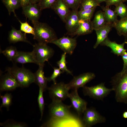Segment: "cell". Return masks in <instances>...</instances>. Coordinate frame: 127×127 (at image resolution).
I'll use <instances>...</instances> for the list:
<instances>
[{"mask_svg":"<svg viewBox=\"0 0 127 127\" xmlns=\"http://www.w3.org/2000/svg\"><path fill=\"white\" fill-rule=\"evenodd\" d=\"M112 25L113 27L116 29L119 35L123 36L127 39V16L118 20Z\"/></svg>","mask_w":127,"mask_h":127,"instance_id":"22","label":"cell"},{"mask_svg":"<svg viewBox=\"0 0 127 127\" xmlns=\"http://www.w3.org/2000/svg\"><path fill=\"white\" fill-rule=\"evenodd\" d=\"M12 62L15 63H18L22 64L29 63L36 64L32 52L18 51Z\"/></svg>","mask_w":127,"mask_h":127,"instance_id":"21","label":"cell"},{"mask_svg":"<svg viewBox=\"0 0 127 127\" xmlns=\"http://www.w3.org/2000/svg\"><path fill=\"white\" fill-rule=\"evenodd\" d=\"M72 105H67L62 101H52L48 106L50 115L54 119H63L71 116L70 110Z\"/></svg>","mask_w":127,"mask_h":127,"instance_id":"5","label":"cell"},{"mask_svg":"<svg viewBox=\"0 0 127 127\" xmlns=\"http://www.w3.org/2000/svg\"><path fill=\"white\" fill-rule=\"evenodd\" d=\"M70 9H78L83 0H63Z\"/></svg>","mask_w":127,"mask_h":127,"instance_id":"35","label":"cell"},{"mask_svg":"<svg viewBox=\"0 0 127 127\" xmlns=\"http://www.w3.org/2000/svg\"><path fill=\"white\" fill-rule=\"evenodd\" d=\"M44 64L39 65L38 69L34 73V82L39 88H41L44 91L47 89V78L44 75Z\"/></svg>","mask_w":127,"mask_h":127,"instance_id":"19","label":"cell"},{"mask_svg":"<svg viewBox=\"0 0 127 127\" xmlns=\"http://www.w3.org/2000/svg\"><path fill=\"white\" fill-rule=\"evenodd\" d=\"M98 2L100 4L103 2H106V0H97Z\"/></svg>","mask_w":127,"mask_h":127,"instance_id":"43","label":"cell"},{"mask_svg":"<svg viewBox=\"0 0 127 127\" xmlns=\"http://www.w3.org/2000/svg\"><path fill=\"white\" fill-rule=\"evenodd\" d=\"M111 82L117 102L127 104V67L112 77Z\"/></svg>","mask_w":127,"mask_h":127,"instance_id":"1","label":"cell"},{"mask_svg":"<svg viewBox=\"0 0 127 127\" xmlns=\"http://www.w3.org/2000/svg\"><path fill=\"white\" fill-rule=\"evenodd\" d=\"M51 8L55 12L61 20L64 23L71 11L63 0H57Z\"/></svg>","mask_w":127,"mask_h":127,"instance_id":"15","label":"cell"},{"mask_svg":"<svg viewBox=\"0 0 127 127\" xmlns=\"http://www.w3.org/2000/svg\"><path fill=\"white\" fill-rule=\"evenodd\" d=\"M57 0H40L38 4L41 10L51 8Z\"/></svg>","mask_w":127,"mask_h":127,"instance_id":"34","label":"cell"},{"mask_svg":"<svg viewBox=\"0 0 127 127\" xmlns=\"http://www.w3.org/2000/svg\"><path fill=\"white\" fill-rule=\"evenodd\" d=\"M123 62V66L122 70H124L127 67V52H125L121 56Z\"/></svg>","mask_w":127,"mask_h":127,"instance_id":"39","label":"cell"},{"mask_svg":"<svg viewBox=\"0 0 127 127\" xmlns=\"http://www.w3.org/2000/svg\"><path fill=\"white\" fill-rule=\"evenodd\" d=\"M18 19L20 24V30L25 33L31 34L33 36L34 34V28L30 26L27 21L22 22Z\"/></svg>","mask_w":127,"mask_h":127,"instance_id":"33","label":"cell"},{"mask_svg":"<svg viewBox=\"0 0 127 127\" xmlns=\"http://www.w3.org/2000/svg\"><path fill=\"white\" fill-rule=\"evenodd\" d=\"M83 114V121L85 127H90L97 123H104L106 121L105 117L94 108H87Z\"/></svg>","mask_w":127,"mask_h":127,"instance_id":"8","label":"cell"},{"mask_svg":"<svg viewBox=\"0 0 127 127\" xmlns=\"http://www.w3.org/2000/svg\"><path fill=\"white\" fill-rule=\"evenodd\" d=\"M34 30L33 38L38 43H51L57 39L53 30L47 24L38 21L32 22Z\"/></svg>","mask_w":127,"mask_h":127,"instance_id":"2","label":"cell"},{"mask_svg":"<svg viewBox=\"0 0 127 127\" xmlns=\"http://www.w3.org/2000/svg\"><path fill=\"white\" fill-rule=\"evenodd\" d=\"M112 27V24L107 23L103 26L95 30L97 36V40L93 46L94 48H96L108 37V35Z\"/></svg>","mask_w":127,"mask_h":127,"instance_id":"18","label":"cell"},{"mask_svg":"<svg viewBox=\"0 0 127 127\" xmlns=\"http://www.w3.org/2000/svg\"><path fill=\"white\" fill-rule=\"evenodd\" d=\"M8 40L10 43H14L19 42H23L28 43L33 46V45L27 39L26 33L13 27L9 32Z\"/></svg>","mask_w":127,"mask_h":127,"instance_id":"20","label":"cell"},{"mask_svg":"<svg viewBox=\"0 0 127 127\" xmlns=\"http://www.w3.org/2000/svg\"><path fill=\"white\" fill-rule=\"evenodd\" d=\"M101 8L104 12L107 23L112 24L118 20V16L114 11L112 10L109 7L106 6H103Z\"/></svg>","mask_w":127,"mask_h":127,"instance_id":"24","label":"cell"},{"mask_svg":"<svg viewBox=\"0 0 127 127\" xmlns=\"http://www.w3.org/2000/svg\"><path fill=\"white\" fill-rule=\"evenodd\" d=\"M104 83H102L90 87L84 86L83 87V91L85 96H88L94 99L102 100L113 89L107 88Z\"/></svg>","mask_w":127,"mask_h":127,"instance_id":"6","label":"cell"},{"mask_svg":"<svg viewBox=\"0 0 127 127\" xmlns=\"http://www.w3.org/2000/svg\"><path fill=\"white\" fill-rule=\"evenodd\" d=\"M33 47L32 52L36 64L38 65L44 64L45 62L48 61L54 54L53 49L47 44L38 43Z\"/></svg>","mask_w":127,"mask_h":127,"instance_id":"4","label":"cell"},{"mask_svg":"<svg viewBox=\"0 0 127 127\" xmlns=\"http://www.w3.org/2000/svg\"><path fill=\"white\" fill-rule=\"evenodd\" d=\"M22 8L23 13L32 22L38 21L42 10L38 3H30Z\"/></svg>","mask_w":127,"mask_h":127,"instance_id":"12","label":"cell"},{"mask_svg":"<svg viewBox=\"0 0 127 127\" xmlns=\"http://www.w3.org/2000/svg\"><path fill=\"white\" fill-rule=\"evenodd\" d=\"M44 91L40 88H39V93L38 97V102L39 109L41 113V118L40 121L41 120L43 117L44 107V103L43 96Z\"/></svg>","mask_w":127,"mask_h":127,"instance_id":"32","label":"cell"},{"mask_svg":"<svg viewBox=\"0 0 127 127\" xmlns=\"http://www.w3.org/2000/svg\"><path fill=\"white\" fill-rule=\"evenodd\" d=\"M93 30L101 28L105 25L107 23L103 12L99 11L95 14L94 18L92 21Z\"/></svg>","mask_w":127,"mask_h":127,"instance_id":"23","label":"cell"},{"mask_svg":"<svg viewBox=\"0 0 127 127\" xmlns=\"http://www.w3.org/2000/svg\"><path fill=\"white\" fill-rule=\"evenodd\" d=\"M125 43L124 42L121 44H117L115 41H111L107 37L100 45L107 46L111 49V52L118 56H121L127 50L124 48Z\"/></svg>","mask_w":127,"mask_h":127,"instance_id":"16","label":"cell"},{"mask_svg":"<svg viewBox=\"0 0 127 127\" xmlns=\"http://www.w3.org/2000/svg\"><path fill=\"white\" fill-rule=\"evenodd\" d=\"M7 71V73L3 75L0 79V90L1 91H12L17 87H20L14 77L9 72Z\"/></svg>","mask_w":127,"mask_h":127,"instance_id":"13","label":"cell"},{"mask_svg":"<svg viewBox=\"0 0 127 127\" xmlns=\"http://www.w3.org/2000/svg\"><path fill=\"white\" fill-rule=\"evenodd\" d=\"M95 77V74L92 72H87L82 74L74 77L68 83L66 84L70 89H77L83 87L87 83L94 79Z\"/></svg>","mask_w":127,"mask_h":127,"instance_id":"10","label":"cell"},{"mask_svg":"<svg viewBox=\"0 0 127 127\" xmlns=\"http://www.w3.org/2000/svg\"><path fill=\"white\" fill-rule=\"evenodd\" d=\"M122 116L125 119H127V111H125L123 113Z\"/></svg>","mask_w":127,"mask_h":127,"instance_id":"42","label":"cell"},{"mask_svg":"<svg viewBox=\"0 0 127 127\" xmlns=\"http://www.w3.org/2000/svg\"><path fill=\"white\" fill-rule=\"evenodd\" d=\"M114 11L120 19H123L127 16V6L122 2L116 5Z\"/></svg>","mask_w":127,"mask_h":127,"instance_id":"30","label":"cell"},{"mask_svg":"<svg viewBox=\"0 0 127 127\" xmlns=\"http://www.w3.org/2000/svg\"><path fill=\"white\" fill-rule=\"evenodd\" d=\"M68 98L70 100L72 106L76 111L79 116L83 114L87 108V103L79 96L77 89L73 90L69 93Z\"/></svg>","mask_w":127,"mask_h":127,"instance_id":"11","label":"cell"},{"mask_svg":"<svg viewBox=\"0 0 127 127\" xmlns=\"http://www.w3.org/2000/svg\"><path fill=\"white\" fill-rule=\"evenodd\" d=\"M124 41L125 42V44H127V39H126Z\"/></svg>","mask_w":127,"mask_h":127,"instance_id":"44","label":"cell"},{"mask_svg":"<svg viewBox=\"0 0 127 127\" xmlns=\"http://www.w3.org/2000/svg\"><path fill=\"white\" fill-rule=\"evenodd\" d=\"M48 89L52 101H62L68 98L70 89L63 82L54 83Z\"/></svg>","mask_w":127,"mask_h":127,"instance_id":"7","label":"cell"},{"mask_svg":"<svg viewBox=\"0 0 127 127\" xmlns=\"http://www.w3.org/2000/svg\"><path fill=\"white\" fill-rule=\"evenodd\" d=\"M105 2L106 6L107 7L112 5L116 6L121 3H123L122 0H106Z\"/></svg>","mask_w":127,"mask_h":127,"instance_id":"38","label":"cell"},{"mask_svg":"<svg viewBox=\"0 0 127 127\" xmlns=\"http://www.w3.org/2000/svg\"><path fill=\"white\" fill-rule=\"evenodd\" d=\"M1 125L6 127H22L26 126L25 124L20 122H8L4 123H1Z\"/></svg>","mask_w":127,"mask_h":127,"instance_id":"37","label":"cell"},{"mask_svg":"<svg viewBox=\"0 0 127 127\" xmlns=\"http://www.w3.org/2000/svg\"><path fill=\"white\" fill-rule=\"evenodd\" d=\"M123 2L126 1H127V0H122Z\"/></svg>","mask_w":127,"mask_h":127,"instance_id":"45","label":"cell"},{"mask_svg":"<svg viewBox=\"0 0 127 127\" xmlns=\"http://www.w3.org/2000/svg\"><path fill=\"white\" fill-rule=\"evenodd\" d=\"M97 0H83L80 5V10H84L100 6Z\"/></svg>","mask_w":127,"mask_h":127,"instance_id":"28","label":"cell"},{"mask_svg":"<svg viewBox=\"0 0 127 127\" xmlns=\"http://www.w3.org/2000/svg\"><path fill=\"white\" fill-rule=\"evenodd\" d=\"M6 70L15 78L20 87H28L34 82V73L23 67H19L14 65L11 67H8Z\"/></svg>","mask_w":127,"mask_h":127,"instance_id":"3","label":"cell"},{"mask_svg":"<svg viewBox=\"0 0 127 127\" xmlns=\"http://www.w3.org/2000/svg\"><path fill=\"white\" fill-rule=\"evenodd\" d=\"M51 43L57 46L64 52L70 55L73 54L77 44L76 38L66 36L57 39L52 41Z\"/></svg>","mask_w":127,"mask_h":127,"instance_id":"9","label":"cell"},{"mask_svg":"<svg viewBox=\"0 0 127 127\" xmlns=\"http://www.w3.org/2000/svg\"><path fill=\"white\" fill-rule=\"evenodd\" d=\"M40 0H30V3L32 4L38 3Z\"/></svg>","mask_w":127,"mask_h":127,"instance_id":"41","label":"cell"},{"mask_svg":"<svg viewBox=\"0 0 127 127\" xmlns=\"http://www.w3.org/2000/svg\"><path fill=\"white\" fill-rule=\"evenodd\" d=\"M18 51L16 47L11 46L7 47L4 50H0V52L5 56L8 60L12 61Z\"/></svg>","mask_w":127,"mask_h":127,"instance_id":"26","label":"cell"},{"mask_svg":"<svg viewBox=\"0 0 127 127\" xmlns=\"http://www.w3.org/2000/svg\"><path fill=\"white\" fill-rule=\"evenodd\" d=\"M53 69L52 74L50 77L47 78V79L48 81L50 82L52 81L54 84H56V78L64 72L59 68L54 67Z\"/></svg>","mask_w":127,"mask_h":127,"instance_id":"36","label":"cell"},{"mask_svg":"<svg viewBox=\"0 0 127 127\" xmlns=\"http://www.w3.org/2000/svg\"><path fill=\"white\" fill-rule=\"evenodd\" d=\"M21 6L22 7L30 3V0H20Z\"/></svg>","mask_w":127,"mask_h":127,"instance_id":"40","label":"cell"},{"mask_svg":"<svg viewBox=\"0 0 127 127\" xmlns=\"http://www.w3.org/2000/svg\"><path fill=\"white\" fill-rule=\"evenodd\" d=\"M2 99V103L0 107V109L2 107H6L8 110L12 103V96L11 93H7L3 95H0Z\"/></svg>","mask_w":127,"mask_h":127,"instance_id":"31","label":"cell"},{"mask_svg":"<svg viewBox=\"0 0 127 127\" xmlns=\"http://www.w3.org/2000/svg\"><path fill=\"white\" fill-rule=\"evenodd\" d=\"M94 30L92 21L91 20H79L78 27L75 32L71 36H79L87 35L92 32Z\"/></svg>","mask_w":127,"mask_h":127,"instance_id":"17","label":"cell"},{"mask_svg":"<svg viewBox=\"0 0 127 127\" xmlns=\"http://www.w3.org/2000/svg\"><path fill=\"white\" fill-rule=\"evenodd\" d=\"M78 10V9H77L71 10L65 22L68 34L70 36L75 32L79 25Z\"/></svg>","mask_w":127,"mask_h":127,"instance_id":"14","label":"cell"},{"mask_svg":"<svg viewBox=\"0 0 127 127\" xmlns=\"http://www.w3.org/2000/svg\"><path fill=\"white\" fill-rule=\"evenodd\" d=\"M2 1L7 9L9 14L10 15L13 12L17 18L15 10L21 7L20 0H2Z\"/></svg>","mask_w":127,"mask_h":127,"instance_id":"25","label":"cell"},{"mask_svg":"<svg viewBox=\"0 0 127 127\" xmlns=\"http://www.w3.org/2000/svg\"><path fill=\"white\" fill-rule=\"evenodd\" d=\"M96 8L86 10L78 11V15L79 20H91Z\"/></svg>","mask_w":127,"mask_h":127,"instance_id":"27","label":"cell"},{"mask_svg":"<svg viewBox=\"0 0 127 127\" xmlns=\"http://www.w3.org/2000/svg\"><path fill=\"white\" fill-rule=\"evenodd\" d=\"M67 53L64 52L61 55L60 60L57 62L59 68L63 72H66L67 74L72 75L71 71L69 70L67 67L66 64L67 63L66 60Z\"/></svg>","mask_w":127,"mask_h":127,"instance_id":"29","label":"cell"}]
</instances>
